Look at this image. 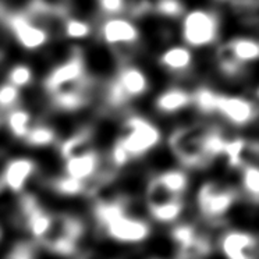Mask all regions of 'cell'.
<instances>
[{
	"instance_id": "1",
	"label": "cell",
	"mask_w": 259,
	"mask_h": 259,
	"mask_svg": "<svg viewBox=\"0 0 259 259\" xmlns=\"http://www.w3.org/2000/svg\"><path fill=\"white\" fill-rule=\"evenodd\" d=\"M226 142L227 138L219 128L197 123L175 130L169 138V147L183 166L194 169L223 156Z\"/></svg>"
},
{
	"instance_id": "2",
	"label": "cell",
	"mask_w": 259,
	"mask_h": 259,
	"mask_svg": "<svg viewBox=\"0 0 259 259\" xmlns=\"http://www.w3.org/2000/svg\"><path fill=\"white\" fill-rule=\"evenodd\" d=\"M94 214L101 230L114 241L138 244L145 241L151 234L148 222L130 214L124 198L99 201L95 205Z\"/></svg>"
},
{
	"instance_id": "3",
	"label": "cell",
	"mask_w": 259,
	"mask_h": 259,
	"mask_svg": "<svg viewBox=\"0 0 259 259\" xmlns=\"http://www.w3.org/2000/svg\"><path fill=\"white\" fill-rule=\"evenodd\" d=\"M84 233L85 226L78 218L73 214L56 213L52 216L51 227L39 244L59 256H73L78 251Z\"/></svg>"
},
{
	"instance_id": "4",
	"label": "cell",
	"mask_w": 259,
	"mask_h": 259,
	"mask_svg": "<svg viewBox=\"0 0 259 259\" xmlns=\"http://www.w3.org/2000/svg\"><path fill=\"white\" fill-rule=\"evenodd\" d=\"M162 133L156 124L142 116H131L124 121L121 133L114 144L123 148L128 158L134 160L158 147Z\"/></svg>"
},
{
	"instance_id": "5",
	"label": "cell",
	"mask_w": 259,
	"mask_h": 259,
	"mask_svg": "<svg viewBox=\"0 0 259 259\" xmlns=\"http://www.w3.org/2000/svg\"><path fill=\"white\" fill-rule=\"evenodd\" d=\"M181 38L190 48H206L219 38V16L209 9H194L181 18Z\"/></svg>"
},
{
	"instance_id": "6",
	"label": "cell",
	"mask_w": 259,
	"mask_h": 259,
	"mask_svg": "<svg viewBox=\"0 0 259 259\" xmlns=\"http://www.w3.org/2000/svg\"><path fill=\"white\" fill-rule=\"evenodd\" d=\"M145 203L149 213L159 223H175L180 218L184 202L183 195H179L170 190L163 181L155 176L148 183L145 191Z\"/></svg>"
},
{
	"instance_id": "7",
	"label": "cell",
	"mask_w": 259,
	"mask_h": 259,
	"mask_svg": "<svg viewBox=\"0 0 259 259\" xmlns=\"http://www.w3.org/2000/svg\"><path fill=\"white\" fill-rule=\"evenodd\" d=\"M149 90V79L142 68L127 64L118 70L116 78L107 88V102L114 107L124 106L133 99L141 98Z\"/></svg>"
},
{
	"instance_id": "8",
	"label": "cell",
	"mask_w": 259,
	"mask_h": 259,
	"mask_svg": "<svg viewBox=\"0 0 259 259\" xmlns=\"http://www.w3.org/2000/svg\"><path fill=\"white\" fill-rule=\"evenodd\" d=\"M3 21L16 42L25 51H38L51 39V31L31 17L25 10L18 13L3 10Z\"/></svg>"
},
{
	"instance_id": "9",
	"label": "cell",
	"mask_w": 259,
	"mask_h": 259,
	"mask_svg": "<svg viewBox=\"0 0 259 259\" xmlns=\"http://www.w3.org/2000/svg\"><path fill=\"white\" fill-rule=\"evenodd\" d=\"M237 199V192L231 187L209 181L199 188L198 208L205 219L219 220L225 216Z\"/></svg>"
},
{
	"instance_id": "10",
	"label": "cell",
	"mask_w": 259,
	"mask_h": 259,
	"mask_svg": "<svg viewBox=\"0 0 259 259\" xmlns=\"http://www.w3.org/2000/svg\"><path fill=\"white\" fill-rule=\"evenodd\" d=\"M84 79H87L84 56L78 49H75L68 56V59L57 64L56 67L46 75L44 87L51 95H53L57 91L78 84Z\"/></svg>"
},
{
	"instance_id": "11",
	"label": "cell",
	"mask_w": 259,
	"mask_h": 259,
	"mask_svg": "<svg viewBox=\"0 0 259 259\" xmlns=\"http://www.w3.org/2000/svg\"><path fill=\"white\" fill-rule=\"evenodd\" d=\"M216 113H219L226 121L233 125L244 127L258 118L259 106L255 102L244 96L220 94Z\"/></svg>"
},
{
	"instance_id": "12",
	"label": "cell",
	"mask_w": 259,
	"mask_h": 259,
	"mask_svg": "<svg viewBox=\"0 0 259 259\" xmlns=\"http://www.w3.org/2000/svg\"><path fill=\"white\" fill-rule=\"evenodd\" d=\"M99 38L109 46H128L140 40L137 24L123 16L107 17L99 27Z\"/></svg>"
},
{
	"instance_id": "13",
	"label": "cell",
	"mask_w": 259,
	"mask_h": 259,
	"mask_svg": "<svg viewBox=\"0 0 259 259\" xmlns=\"http://www.w3.org/2000/svg\"><path fill=\"white\" fill-rule=\"evenodd\" d=\"M226 259H259V240L249 233L230 231L220 241Z\"/></svg>"
},
{
	"instance_id": "14",
	"label": "cell",
	"mask_w": 259,
	"mask_h": 259,
	"mask_svg": "<svg viewBox=\"0 0 259 259\" xmlns=\"http://www.w3.org/2000/svg\"><path fill=\"white\" fill-rule=\"evenodd\" d=\"M35 171L36 163L32 159L23 156L10 159L2 173V187L9 191L20 194L34 177Z\"/></svg>"
},
{
	"instance_id": "15",
	"label": "cell",
	"mask_w": 259,
	"mask_h": 259,
	"mask_svg": "<svg viewBox=\"0 0 259 259\" xmlns=\"http://www.w3.org/2000/svg\"><path fill=\"white\" fill-rule=\"evenodd\" d=\"M101 173V156L94 151L74 156L64 160V176L85 183L90 187L91 181H95ZM91 191V187H90Z\"/></svg>"
},
{
	"instance_id": "16",
	"label": "cell",
	"mask_w": 259,
	"mask_h": 259,
	"mask_svg": "<svg viewBox=\"0 0 259 259\" xmlns=\"http://www.w3.org/2000/svg\"><path fill=\"white\" fill-rule=\"evenodd\" d=\"M90 81L84 79L78 84L57 91L52 96L56 109L63 112H75L88 105L90 102Z\"/></svg>"
},
{
	"instance_id": "17",
	"label": "cell",
	"mask_w": 259,
	"mask_h": 259,
	"mask_svg": "<svg viewBox=\"0 0 259 259\" xmlns=\"http://www.w3.org/2000/svg\"><path fill=\"white\" fill-rule=\"evenodd\" d=\"M190 105H194V94L180 87H171L160 92L155 99V107L159 113L175 114Z\"/></svg>"
},
{
	"instance_id": "18",
	"label": "cell",
	"mask_w": 259,
	"mask_h": 259,
	"mask_svg": "<svg viewBox=\"0 0 259 259\" xmlns=\"http://www.w3.org/2000/svg\"><path fill=\"white\" fill-rule=\"evenodd\" d=\"M159 64L173 74L187 73L194 64V55L190 46L173 45L164 49L159 56Z\"/></svg>"
},
{
	"instance_id": "19",
	"label": "cell",
	"mask_w": 259,
	"mask_h": 259,
	"mask_svg": "<svg viewBox=\"0 0 259 259\" xmlns=\"http://www.w3.org/2000/svg\"><path fill=\"white\" fill-rule=\"evenodd\" d=\"M94 133L90 127L78 130L77 133H74L73 136L68 137L67 140L62 142L60 145V156L64 160L66 159L79 156L84 153L94 151Z\"/></svg>"
},
{
	"instance_id": "20",
	"label": "cell",
	"mask_w": 259,
	"mask_h": 259,
	"mask_svg": "<svg viewBox=\"0 0 259 259\" xmlns=\"http://www.w3.org/2000/svg\"><path fill=\"white\" fill-rule=\"evenodd\" d=\"M3 121L6 124L7 130L10 131V134L21 141H24L31 127L34 125L32 114L27 109L20 106L3 112Z\"/></svg>"
},
{
	"instance_id": "21",
	"label": "cell",
	"mask_w": 259,
	"mask_h": 259,
	"mask_svg": "<svg viewBox=\"0 0 259 259\" xmlns=\"http://www.w3.org/2000/svg\"><path fill=\"white\" fill-rule=\"evenodd\" d=\"M234 56L247 66L248 63L259 60V40L249 36H237L227 40Z\"/></svg>"
},
{
	"instance_id": "22",
	"label": "cell",
	"mask_w": 259,
	"mask_h": 259,
	"mask_svg": "<svg viewBox=\"0 0 259 259\" xmlns=\"http://www.w3.org/2000/svg\"><path fill=\"white\" fill-rule=\"evenodd\" d=\"M216 62H218L220 73L226 77H230V78L240 77L244 71V67H245V64H242L234 56V53H233L227 42L219 46V49L216 52Z\"/></svg>"
},
{
	"instance_id": "23",
	"label": "cell",
	"mask_w": 259,
	"mask_h": 259,
	"mask_svg": "<svg viewBox=\"0 0 259 259\" xmlns=\"http://www.w3.org/2000/svg\"><path fill=\"white\" fill-rule=\"evenodd\" d=\"M56 141V131L48 124H34L27 137L24 138V142L28 147L34 148H45L49 147Z\"/></svg>"
},
{
	"instance_id": "24",
	"label": "cell",
	"mask_w": 259,
	"mask_h": 259,
	"mask_svg": "<svg viewBox=\"0 0 259 259\" xmlns=\"http://www.w3.org/2000/svg\"><path fill=\"white\" fill-rule=\"evenodd\" d=\"M240 171L242 192L249 201L259 203V164H248Z\"/></svg>"
},
{
	"instance_id": "25",
	"label": "cell",
	"mask_w": 259,
	"mask_h": 259,
	"mask_svg": "<svg viewBox=\"0 0 259 259\" xmlns=\"http://www.w3.org/2000/svg\"><path fill=\"white\" fill-rule=\"evenodd\" d=\"M192 94H194V106L197 107L199 112L205 113V114L216 113L220 94L210 90L208 87H199Z\"/></svg>"
},
{
	"instance_id": "26",
	"label": "cell",
	"mask_w": 259,
	"mask_h": 259,
	"mask_svg": "<svg viewBox=\"0 0 259 259\" xmlns=\"http://www.w3.org/2000/svg\"><path fill=\"white\" fill-rule=\"evenodd\" d=\"M7 82L16 85L17 88H27L34 81V70L25 63H18L9 68L7 71Z\"/></svg>"
},
{
	"instance_id": "27",
	"label": "cell",
	"mask_w": 259,
	"mask_h": 259,
	"mask_svg": "<svg viewBox=\"0 0 259 259\" xmlns=\"http://www.w3.org/2000/svg\"><path fill=\"white\" fill-rule=\"evenodd\" d=\"M184 5L181 0H155L153 2V13L164 18H183L186 14Z\"/></svg>"
},
{
	"instance_id": "28",
	"label": "cell",
	"mask_w": 259,
	"mask_h": 259,
	"mask_svg": "<svg viewBox=\"0 0 259 259\" xmlns=\"http://www.w3.org/2000/svg\"><path fill=\"white\" fill-rule=\"evenodd\" d=\"M62 32L70 39H85L92 34V27L85 20L68 17L64 21Z\"/></svg>"
},
{
	"instance_id": "29",
	"label": "cell",
	"mask_w": 259,
	"mask_h": 259,
	"mask_svg": "<svg viewBox=\"0 0 259 259\" xmlns=\"http://www.w3.org/2000/svg\"><path fill=\"white\" fill-rule=\"evenodd\" d=\"M52 187H53L55 191H57L59 194H63V195H78V194H82V192L90 191V187L87 186L85 183L70 179L67 176H63L60 179L53 181Z\"/></svg>"
},
{
	"instance_id": "30",
	"label": "cell",
	"mask_w": 259,
	"mask_h": 259,
	"mask_svg": "<svg viewBox=\"0 0 259 259\" xmlns=\"http://www.w3.org/2000/svg\"><path fill=\"white\" fill-rule=\"evenodd\" d=\"M159 179L163 181L166 186L169 187L170 190L179 195H183L186 192L187 187H188V177L184 171L181 170H167L160 173Z\"/></svg>"
},
{
	"instance_id": "31",
	"label": "cell",
	"mask_w": 259,
	"mask_h": 259,
	"mask_svg": "<svg viewBox=\"0 0 259 259\" xmlns=\"http://www.w3.org/2000/svg\"><path fill=\"white\" fill-rule=\"evenodd\" d=\"M18 102H20V88L6 81L5 84L2 85V91H0V106H2V110L7 112L13 107H17Z\"/></svg>"
},
{
	"instance_id": "32",
	"label": "cell",
	"mask_w": 259,
	"mask_h": 259,
	"mask_svg": "<svg viewBox=\"0 0 259 259\" xmlns=\"http://www.w3.org/2000/svg\"><path fill=\"white\" fill-rule=\"evenodd\" d=\"M98 6L107 17L121 16L123 13H127L128 0H98Z\"/></svg>"
},
{
	"instance_id": "33",
	"label": "cell",
	"mask_w": 259,
	"mask_h": 259,
	"mask_svg": "<svg viewBox=\"0 0 259 259\" xmlns=\"http://www.w3.org/2000/svg\"><path fill=\"white\" fill-rule=\"evenodd\" d=\"M255 95H256V98H258V101H259V87L256 88V91H255Z\"/></svg>"
}]
</instances>
